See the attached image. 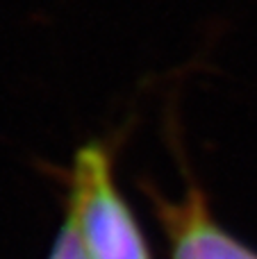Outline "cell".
Returning <instances> with one entry per match:
<instances>
[{"label": "cell", "mask_w": 257, "mask_h": 259, "mask_svg": "<svg viewBox=\"0 0 257 259\" xmlns=\"http://www.w3.org/2000/svg\"><path fill=\"white\" fill-rule=\"evenodd\" d=\"M68 219L89 259H150L100 143L80 148L71 168Z\"/></svg>", "instance_id": "6da1fadb"}, {"label": "cell", "mask_w": 257, "mask_h": 259, "mask_svg": "<svg viewBox=\"0 0 257 259\" xmlns=\"http://www.w3.org/2000/svg\"><path fill=\"white\" fill-rule=\"evenodd\" d=\"M159 216L171 243V259H257L255 250L214 221L198 187H189L180 202L159 200Z\"/></svg>", "instance_id": "7a4b0ae2"}, {"label": "cell", "mask_w": 257, "mask_h": 259, "mask_svg": "<svg viewBox=\"0 0 257 259\" xmlns=\"http://www.w3.org/2000/svg\"><path fill=\"white\" fill-rule=\"evenodd\" d=\"M48 259H89L87 250L82 248V241L77 237L75 228H73L71 219H66L64 228L59 230L57 239H55L53 252H50Z\"/></svg>", "instance_id": "3957f363"}]
</instances>
